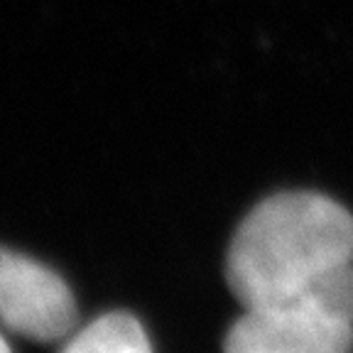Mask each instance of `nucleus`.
<instances>
[{
  "label": "nucleus",
  "instance_id": "1",
  "mask_svg": "<svg viewBox=\"0 0 353 353\" xmlns=\"http://www.w3.org/2000/svg\"><path fill=\"white\" fill-rule=\"evenodd\" d=\"M346 263H353L351 211L324 194L285 192L241 221L226 255V282L250 309L294 299Z\"/></svg>",
  "mask_w": 353,
  "mask_h": 353
},
{
  "label": "nucleus",
  "instance_id": "2",
  "mask_svg": "<svg viewBox=\"0 0 353 353\" xmlns=\"http://www.w3.org/2000/svg\"><path fill=\"white\" fill-rule=\"evenodd\" d=\"M223 353H353V324L304 297L250 307L228 329Z\"/></svg>",
  "mask_w": 353,
  "mask_h": 353
},
{
  "label": "nucleus",
  "instance_id": "3",
  "mask_svg": "<svg viewBox=\"0 0 353 353\" xmlns=\"http://www.w3.org/2000/svg\"><path fill=\"white\" fill-rule=\"evenodd\" d=\"M77 302L61 275L47 265L0 245V326L30 341L72 336Z\"/></svg>",
  "mask_w": 353,
  "mask_h": 353
},
{
  "label": "nucleus",
  "instance_id": "4",
  "mask_svg": "<svg viewBox=\"0 0 353 353\" xmlns=\"http://www.w3.org/2000/svg\"><path fill=\"white\" fill-rule=\"evenodd\" d=\"M61 353H152V343L135 316L110 312L66 336Z\"/></svg>",
  "mask_w": 353,
  "mask_h": 353
},
{
  "label": "nucleus",
  "instance_id": "5",
  "mask_svg": "<svg viewBox=\"0 0 353 353\" xmlns=\"http://www.w3.org/2000/svg\"><path fill=\"white\" fill-rule=\"evenodd\" d=\"M297 297L309 299L326 314L353 324V263L339 265L334 270L316 277Z\"/></svg>",
  "mask_w": 353,
  "mask_h": 353
},
{
  "label": "nucleus",
  "instance_id": "6",
  "mask_svg": "<svg viewBox=\"0 0 353 353\" xmlns=\"http://www.w3.org/2000/svg\"><path fill=\"white\" fill-rule=\"evenodd\" d=\"M0 353H12V348H10V343H8V339L0 334Z\"/></svg>",
  "mask_w": 353,
  "mask_h": 353
}]
</instances>
